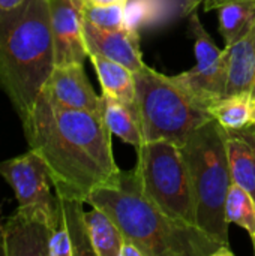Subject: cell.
I'll list each match as a JSON object with an SVG mask.
<instances>
[{
	"mask_svg": "<svg viewBox=\"0 0 255 256\" xmlns=\"http://www.w3.org/2000/svg\"><path fill=\"white\" fill-rule=\"evenodd\" d=\"M21 124L29 148L45 164L57 195L86 204L95 189L122 183L111 132L99 112L57 105L41 92Z\"/></svg>",
	"mask_w": 255,
	"mask_h": 256,
	"instance_id": "6da1fadb",
	"label": "cell"
},
{
	"mask_svg": "<svg viewBox=\"0 0 255 256\" xmlns=\"http://www.w3.org/2000/svg\"><path fill=\"white\" fill-rule=\"evenodd\" d=\"M56 66L50 0L0 9V90L26 118Z\"/></svg>",
	"mask_w": 255,
	"mask_h": 256,
	"instance_id": "7a4b0ae2",
	"label": "cell"
},
{
	"mask_svg": "<svg viewBox=\"0 0 255 256\" xmlns=\"http://www.w3.org/2000/svg\"><path fill=\"white\" fill-rule=\"evenodd\" d=\"M86 204L104 210L119 226L125 240L132 242L144 256H231L195 225L167 216L150 202L123 174L119 186L95 189Z\"/></svg>",
	"mask_w": 255,
	"mask_h": 256,
	"instance_id": "3957f363",
	"label": "cell"
},
{
	"mask_svg": "<svg viewBox=\"0 0 255 256\" xmlns=\"http://www.w3.org/2000/svg\"><path fill=\"white\" fill-rule=\"evenodd\" d=\"M180 150L191 177L197 228L213 242L230 248L225 201L233 177L227 153V130L212 118L195 129Z\"/></svg>",
	"mask_w": 255,
	"mask_h": 256,
	"instance_id": "277c9868",
	"label": "cell"
},
{
	"mask_svg": "<svg viewBox=\"0 0 255 256\" xmlns=\"http://www.w3.org/2000/svg\"><path fill=\"white\" fill-rule=\"evenodd\" d=\"M138 117L144 141L185 140L213 116L197 105L173 80L144 64L134 72Z\"/></svg>",
	"mask_w": 255,
	"mask_h": 256,
	"instance_id": "5b68a950",
	"label": "cell"
},
{
	"mask_svg": "<svg viewBox=\"0 0 255 256\" xmlns=\"http://www.w3.org/2000/svg\"><path fill=\"white\" fill-rule=\"evenodd\" d=\"M137 156V166L129 172L137 189L171 219L195 225L192 184L180 146L167 140L144 141Z\"/></svg>",
	"mask_w": 255,
	"mask_h": 256,
	"instance_id": "8992f818",
	"label": "cell"
},
{
	"mask_svg": "<svg viewBox=\"0 0 255 256\" xmlns=\"http://www.w3.org/2000/svg\"><path fill=\"white\" fill-rule=\"evenodd\" d=\"M0 176L12 188L21 213L56 226L59 213V196L51 192L53 183L42 159L33 152L2 160Z\"/></svg>",
	"mask_w": 255,
	"mask_h": 256,
	"instance_id": "52a82bcc",
	"label": "cell"
},
{
	"mask_svg": "<svg viewBox=\"0 0 255 256\" xmlns=\"http://www.w3.org/2000/svg\"><path fill=\"white\" fill-rule=\"evenodd\" d=\"M84 0H50L56 64L84 63L89 51L83 33Z\"/></svg>",
	"mask_w": 255,
	"mask_h": 256,
	"instance_id": "ba28073f",
	"label": "cell"
},
{
	"mask_svg": "<svg viewBox=\"0 0 255 256\" xmlns=\"http://www.w3.org/2000/svg\"><path fill=\"white\" fill-rule=\"evenodd\" d=\"M59 196L56 226L51 230L48 256L95 255L89 240L83 201Z\"/></svg>",
	"mask_w": 255,
	"mask_h": 256,
	"instance_id": "9c48e42d",
	"label": "cell"
},
{
	"mask_svg": "<svg viewBox=\"0 0 255 256\" xmlns=\"http://www.w3.org/2000/svg\"><path fill=\"white\" fill-rule=\"evenodd\" d=\"M83 64H56L42 92L57 105L99 112L101 99L90 86Z\"/></svg>",
	"mask_w": 255,
	"mask_h": 256,
	"instance_id": "30bf717a",
	"label": "cell"
},
{
	"mask_svg": "<svg viewBox=\"0 0 255 256\" xmlns=\"http://www.w3.org/2000/svg\"><path fill=\"white\" fill-rule=\"evenodd\" d=\"M83 33L89 54L110 58L132 72L140 70L146 64L141 57L138 32L125 27L101 28L83 18Z\"/></svg>",
	"mask_w": 255,
	"mask_h": 256,
	"instance_id": "8fae6325",
	"label": "cell"
},
{
	"mask_svg": "<svg viewBox=\"0 0 255 256\" xmlns=\"http://www.w3.org/2000/svg\"><path fill=\"white\" fill-rule=\"evenodd\" d=\"M171 80L201 108L207 110L224 98L228 80V50L222 58L209 68H197L171 76Z\"/></svg>",
	"mask_w": 255,
	"mask_h": 256,
	"instance_id": "7c38bea8",
	"label": "cell"
},
{
	"mask_svg": "<svg viewBox=\"0 0 255 256\" xmlns=\"http://www.w3.org/2000/svg\"><path fill=\"white\" fill-rule=\"evenodd\" d=\"M51 228L20 210L3 222L6 256H48Z\"/></svg>",
	"mask_w": 255,
	"mask_h": 256,
	"instance_id": "4fadbf2b",
	"label": "cell"
},
{
	"mask_svg": "<svg viewBox=\"0 0 255 256\" xmlns=\"http://www.w3.org/2000/svg\"><path fill=\"white\" fill-rule=\"evenodd\" d=\"M227 153L233 183L243 188L255 201V123L227 130Z\"/></svg>",
	"mask_w": 255,
	"mask_h": 256,
	"instance_id": "5bb4252c",
	"label": "cell"
},
{
	"mask_svg": "<svg viewBox=\"0 0 255 256\" xmlns=\"http://www.w3.org/2000/svg\"><path fill=\"white\" fill-rule=\"evenodd\" d=\"M228 80L225 96L251 94L255 80V22L236 42L227 45Z\"/></svg>",
	"mask_w": 255,
	"mask_h": 256,
	"instance_id": "9a60e30c",
	"label": "cell"
},
{
	"mask_svg": "<svg viewBox=\"0 0 255 256\" xmlns=\"http://www.w3.org/2000/svg\"><path fill=\"white\" fill-rule=\"evenodd\" d=\"M89 58L98 74L102 93L120 100L138 117L134 72L126 66L98 54H89Z\"/></svg>",
	"mask_w": 255,
	"mask_h": 256,
	"instance_id": "2e32d148",
	"label": "cell"
},
{
	"mask_svg": "<svg viewBox=\"0 0 255 256\" xmlns=\"http://www.w3.org/2000/svg\"><path fill=\"white\" fill-rule=\"evenodd\" d=\"M99 114L102 116L111 135L120 138L122 141L140 147L144 142L140 118L120 100L102 93L99 96Z\"/></svg>",
	"mask_w": 255,
	"mask_h": 256,
	"instance_id": "e0dca14e",
	"label": "cell"
},
{
	"mask_svg": "<svg viewBox=\"0 0 255 256\" xmlns=\"http://www.w3.org/2000/svg\"><path fill=\"white\" fill-rule=\"evenodd\" d=\"M84 219L95 256H120L123 236L114 220L96 207L86 212Z\"/></svg>",
	"mask_w": 255,
	"mask_h": 256,
	"instance_id": "ac0fdd59",
	"label": "cell"
},
{
	"mask_svg": "<svg viewBox=\"0 0 255 256\" xmlns=\"http://www.w3.org/2000/svg\"><path fill=\"white\" fill-rule=\"evenodd\" d=\"M219 32L227 45L242 38L255 22V0H234L218 9Z\"/></svg>",
	"mask_w": 255,
	"mask_h": 256,
	"instance_id": "d6986e66",
	"label": "cell"
},
{
	"mask_svg": "<svg viewBox=\"0 0 255 256\" xmlns=\"http://www.w3.org/2000/svg\"><path fill=\"white\" fill-rule=\"evenodd\" d=\"M209 112L227 130H239L254 123V102L251 94L225 96L215 102Z\"/></svg>",
	"mask_w": 255,
	"mask_h": 256,
	"instance_id": "ffe728a7",
	"label": "cell"
},
{
	"mask_svg": "<svg viewBox=\"0 0 255 256\" xmlns=\"http://www.w3.org/2000/svg\"><path fill=\"white\" fill-rule=\"evenodd\" d=\"M170 0H128L123 27L140 32L143 27L159 24L170 12Z\"/></svg>",
	"mask_w": 255,
	"mask_h": 256,
	"instance_id": "44dd1931",
	"label": "cell"
},
{
	"mask_svg": "<svg viewBox=\"0 0 255 256\" xmlns=\"http://www.w3.org/2000/svg\"><path fill=\"white\" fill-rule=\"evenodd\" d=\"M225 219L243 228L251 238L255 236V201L239 184L233 183L225 201Z\"/></svg>",
	"mask_w": 255,
	"mask_h": 256,
	"instance_id": "7402d4cb",
	"label": "cell"
},
{
	"mask_svg": "<svg viewBox=\"0 0 255 256\" xmlns=\"http://www.w3.org/2000/svg\"><path fill=\"white\" fill-rule=\"evenodd\" d=\"M189 33L194 39V48H195V57H197V68H209L216 64L222 56L224 50H219L210 34L206 32L204 26L201 24L198 14L192 10L189 14Z\"/></svg>",
	"mask_w": 255,
	"mask_h": 256,
	"instance_id": "603a6c76",
	"label": "cell"
},
{
	"mask_svg": "<svg viewBox=\"0 0 255 256\" xmlns=\"http://www.w3.org/2000/svg\"><path fill=\"white\" fill-rule=\"evenodd\" d=\"M125 4L126 3L98 6L84 2L83 18L101 28H120L125 20Z\"/></svg>",
	"mask_w": 255,
	"mask_h": 256,
	"instance_id": "cb8c5ba5",
	"label": "cell"
},
{
	"mask_svg": "<svg viewBox=\"0 0 255 256\" xmlns=\"http://www.w3.org/2000/svg\"><path fill=\"white\" fill-rule=\"evenodd\" d=\"M230 2H234V0H185L183 3V12L185 14H191L192 10H195V8L198 4H203L206 10H213V9H219L221 6L230 3Z\"/></svg>",
	"mask_w": 255,
	"mask_h": 256,
	"instance_id": "d4e9b609",
	"label": "cell"
},
{
	"mask_svg": "<svg viewBox=\"0 0 255 256\" xmlns=\"http://www.w3.org/2000/svg\"><path fill=\"white\" fill-rule=\"evenodd\" d=\"M120 256H144L143 252L129 240H125L123 238V243H122V248H120Z\"/></svg>",
	"mask_w": 255,
	"mask_h": 256,
	"instance_id": "484cf974",
	"label": "cell"
},
{
	"mask_svg": "<svg viewBox=\"0 0 255 256\" xmlns=\"http://www.w3.org/2000/svg\"><path fill=\"white\" fill-rule=\"evenodd\" d=\"M89 4H98V6H107V4H119L126 3L128 0H84Z\"/></svg>",
	"mask_w": 255,
	"mask_h": 256,
	"instance_id": "4316f807",
	"label": "cell"
},
{
	"mask_svg": "<svg viewBox=\"0 0 255 256\" xmlns=\"http://www.w3.org/2000/svg\"><path fill=\"white\" fill-rule=\"evenodd\" d=\"M24 0H0V9H11L23 3Z\"/></svg>",
	"mask_w": 255,
	"mask_h": 256,
	"instance_id": "83f0119b",
	"label": "cell"
},
{
	"mask_svg": "<svg viewBox=\"0 0 255 256\" xmlns=\"http://www.w3.org/2000/svg\"><path fill=\"white\" fill-rule=\"evenodd\" d=\"M0 255L6 256V248H5V237H3V222H0Z\"/></svg>",
	"mask_w": 255,
	"mask_h": 256,
	"instance_id": "f1b7e54d",
	"label": "cell"
},
{
	"mask_svg": "<svg viewBox=\"0 0 255 256\" xmlns=\"http://www.w3.org/2000/svg\"><path fill=\"white\" fill-rule=\"evenodd\" d=\"M251 99H252V102L255 104V80L254 84H252V88H251Z\"/></svg>",
	"mask_w": 255,
	"mask_h": 256,
	"instance_id": "f546056e",
	"label": "cell"
},
{
	"mask_svg": "<svg viewBox=\"0 0 255 256\" xmlns=\"http://www.w3.org/2000/svg\"><path fill=\"white\" fill-rule=\"evenodd\" d=\"M252 243H254V254H255V236L252 237Z\"/></svg>",
	"mask_w": 255,
	"mask_h": 256,
	"instance_id": "4dcf8cb0",
	"label": "cell"
},
{
	"mask_svg": "<svg viewBox=\"0 0 255 256\" xmlns=\"http://www.w3.org/2000/svg\"><path fill=\"white\" fill-rule=\"evenodd\" d=\"M254 123H255V104H254Z\"/></svg>",
	"mask_w": 255,
	"mask_h": 256,
	"instance_id": "1f68e13d",
	"label": "cell"
}]
</instances>
